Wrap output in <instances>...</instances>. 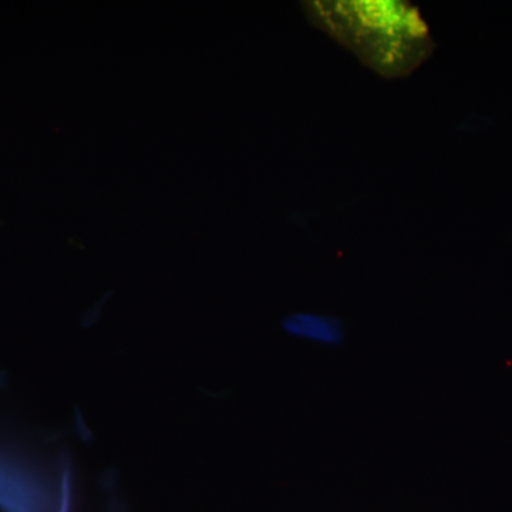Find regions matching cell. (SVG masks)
<instances>
[{
  "mask_svg": "<svg viewBox=\"0 0 512 512\" xmlns=\"http://www.w3.org/2000/svg\"><path fill=\"white\" fill-rule=\"evenodd\" d=\"M284 330L295 338L338 346L346 338L345 326L339 319L315 313H293L284 320Z\"/></svg>",
  "mask_w": 512,
  "mask_h": 512,
  "instance_id": "7a4b0ae2",
  "label": "cell"
},
{
  "mask_svg": "<svg viewBox=\"0 0 512 512\" xmlns=\"http://www.w3.org/2000/svg\"><path fill=\"white\" fill-rule=\"evenodd\" d=\"M306 16L380 76H409L434 49L420 10L406 2L342 0L305 3Z\"/></svg>",
  "mask_w": 512,
  "mask_h": 512,
  "instance_id": "6da1fadb",
  "label": "cell"
}]
</instances>
